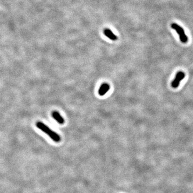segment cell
<instances>
[{
    "mask_svg": "<svg viewBox=\"0 0 193 193\" xmlns=\"http://www.w3.org/2000/svg\"><path fill=\"white\" fill-rule=\"evenodd\" d=\"M35 125H36V127L38 129H39L42 131H43L45 133L48 135L50 136V138L52 140H53L54 142L58 143L61 141V138L60 136L59 135L57 134L56 132L52 131L51 129H50L48 126H47L45 124H44V123H43L42 122H37Z\"/></svg>",
    "mask_w": 193,
    "mask_h": 193,
    "instance_id": "6da1fadb",
    "label": "cell"
},
{
    "mask_svg": "<svg viewBox=\"0 0 193 193\" xmlns=\"http://www.w3.org/2000/svg\"><path fill=\"white\" fill-rule=\"evenodd\" d=\"M171 26L172 28L177 32L181 41L184 44L187 43L188 40V37L185 33V32L184 31L183 28L182 27H181L180 25H178L176 23H173V24H172Z\"/></svg>",
    "mask_w": 193,
    "mask_h": 193,
    "instance_id": "7a4b0ae2",
    "label": "cell"
},
{
    "mask_svg": "<svg viewBox=\"0 0 193 193\" xmlns=\"http://www.w3.org/2000/svg\"><path fill=\"white\" fill-rule=\"evenodd\" d=\"M184 77H185V74L184 72L181 71L177 72L174 80L172 82V87L174 89L177 88L180 83L181 81L184 78Z\"/></svg>",
    "mask_w": 193,
    "mask_h": 193,
    "instance_id": "3957f363",
    "label": "cell"
},
{
    "mask_svg": "<svg viewBox=\"0 0 193 193\" xmlns=\"http://www.w3.org/2000/svg\"><path fill=\"white\" fill-rule=\"evenodd\" d=\"M110 86L108 83H104L100 87L98 94L100 96H103L109 91Z\"/></svg>",
    "mask_w": 193,
    "mask_h": 193,
    "instance_id": "277c9868",
    "label": "cell"
},
{
    "mask_svg": "<svg viewBox=\"0 0 193 193\" xmlns=\"http://www.w3.org/2000/svg\"><path fill=\"white\" fill-rule=\"evenodd\" d=\"M52 116L55 120V121L60 125H63L65 123L64 118H63L62 116L60 115V114L57 111H53L52 113Z\"/></svg>",
    "mask_w": 193,
    "mask_h": 193,
    "instance_id": "5b68a950",
    "label": "cell"
},
{
    "mask_svg": "<svg viewBox=\"0 0 193 193\" xmlns=\"http://www.w3.org/2000/svg\"><path fill=\"white\" fill-rule=\"evenodd\" d=\"M104 33L107 37L109 38V39L115 41L118 39L117 36L115 35V34L109 28L105 29L104 31Z\"/></svg>",
    "mask_w": 193,
    "mask_h": 193,
    "instance_id": "8992f818",
    "label": "cell"
}]
</instances>
